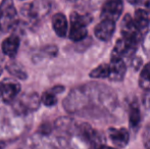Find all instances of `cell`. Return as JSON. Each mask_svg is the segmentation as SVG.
<instances>
[{
    "label": "cell",
    "instance_id": "cell-1",
    "mask_svg": "<svg viewBox=\"0 0 150 149\" xmlns=\"http://www.w3.org/2000/svg\"><path fill=\"white\" fill-rule=\"evenodd\" d=\"M92 18L88 16L73 12L71 14V29H69V39L75 42L85 39L88 34L87 26L91 23Z\"/></svg>",
    "mask_w": 150,
    "mask_h": 149
},
{
    "label": "cell",
    "instance_id": "cell-2",
    "mask_svg": "<svg viewBox=\"0 0 150 149\" xmlns=\"http://www.w3.org/2000/svg\"><path fill=\"white\" fill-rule=\"evenodd\" d=\"M16 23V10L12 0H4L0 5V31L11 30Z\"/></svg>",
    "mask_w": 150,
    "mask_h": 149
},
{
    "label": "cell",
    "instance_id": "cell-3",
    "mask_svg": "<svg viewBox=\"0 0 150 149\" xmlns=\"http://www.w3.org/2000/svg\"><path fill=\"white\" fill-rule=\"evenodd\" d=\"M120 31H122V38H124L127 41L131 42V43L135 44L137 46L139 45V43L142 40V32H140L135 27L134 23H133V18L129 14H126L125 18H122Z\"/></svg>",
    "mask_w": 150,
    "mask_h": 149
},
{
    "label": "cell",
    "instance_id": "cell-4",
    "mask_svg": "<svg viewBox=\"0 0 150 149\" xmlns=\"http://www.w3.org/2000/svg\"><path fill=\"white\" fill-rule=\"evenodd\" d=\"M122 0H107L101 8V18L115 23L122 16Z\"/></svg>",
    "mask_w": 150,
    "mask_h": 149
},
{
    "label": "cell",
    "instance_id": "cell-5",
    "mask_svg": "<svg viewBox=\"0 0 150 149\" xmlns=\"http://www.w3.org/2000/svg\"><path fill=\"white\" fill-rule=\"evenodd\" d=\"M137 48H138V46L127 41L124 38L119 39L115 43V47H113V50L111 51V61L122 60V57H125V56H131L136 52Z\"/></svg>",
    "mask_w": 150,
    "mask_h": 149
},
{
    "label": "cell",
    "instance_id": "cell-6",
    "mask_svg": "<svg viewBox=\"0 0 150 149\" xmlns=\"http://www.w3.org/2000/svg\"><path fill=\"white\" fill-rule=\"evenodd\" d=\"M115 31V23L111 20H102L94 29L95 36L101 41L107 42L112 38Z\"/></svg>",
    "mask_w": 150,
    "mask_h": 149
},
{
    "label": "cell",
    "instance_id": "cell-7",
    "mask_svg": "<svg viewBox=\"0 0 150 149\" xmlns=\"http://www.w3.org/2000/svg\"><path fill=\"white\" fill-rule=\"evenodd\" d=\"M108 137L113 144L117 148H124L128 145L129 140H130V134L129 131L125 128H109L108 129Z\"/></svg>",
    "mask_w": 150,
    "mask_h": 149
},
{
    "label": "cell",
    "instance_id": "cell-8",
    "mask_svg": "<svg viewBox=\"0 0 150 149\" xmlns=\"http://www.w3.org/2000/svg\"><path fill=\"white\" fill-rule=\"evenodd\" d=\"M39 105V99L36 94L31 95H23L14 104V108L20 112H28L36 109Z\"/></svg>",
    "mask_w": 150,
    "mask_h": 149
},
{
    "label": "cell",
    "instance_id": "cell-9",
    "mask_svg": "<svg viewBox=\"0 0 150 149\" xmlns=\"http://www.w3.org/2000/svg\"><path fill=\"white\" fill-rule=\"evenodd\" d=\"M78 133L89 144H92L97 147L100 146V136H99L98 132L93 129L88 124H81L78 127Z\"/></svg>",
    "mask_w": 150,
    "mask_h": 149
},
{
    "label": "cell",
    "instance_id": "cell-10",
    "mask_svg": "<svg viewBox=\"0 0 150 149\" xmlns=\"http://www.w3.org/2000/svg\"><path fill=\"white\" fill-rule=\"evenodd\" d=\"M20 90L21 86L14 82L0 83V98H2L5 102H10L16 99Z\"/></svg>",
    "mask_w": 150,
    "mask_h": 149
},
{
    "label": "cell",
    "instance_id": "cell-11",
    "mask_svg": "<svg viewBox=\"0 0 150 149\" xmlns=\"http://www.w3.org/2000/svg\"><path fill=\"white\" fill-rule=\"evenodd\" d=\"M133 23H134L135 27L138 29L140 32H144L147 30L150 24V13L147 10L143 9V8H139L135 11L134 18H133Z\"/></svg>",
    "mask_w": 150,
    "mask_h": 149
},
{
    "label": "cell",
    "instance_id": "cell-12",
    "mask_svg": "<svg viewBox=\"0 0 150 149\" xmlns=\"http://www.w3.org/2000/svg\"><path fill=\"white\" fill-rule=\"evenodd\" d=\"M109 68H110V74H109L108 77L109 80H111L113 82H120L124 79L127 71V66L124 60L110 61Z\"/></svg>",
    "mask_w": 150,
    "mask_h": 149
},
{
    "label": "cell",
    "instance_id": "cell-13",
    "mask_svg": "<svg viewBox=\"0 0 150 149\" xmlns=\"http://www.w3.org/2000/svg\"><path fill=\"white\" fill-rule=\"evenodd\" d=\"M18 47H20V39L14 35L6 38L2 43V51L9 57H14L16 55Z\"/></svg>",
    "mask_w": 150,
    "mask_h": 149
},
{
    "label": "cell",
    "instance_id": "cell-14",
    "mask_svg": "<svg viewBox=\"0 0 150 149\" xmlns=\"http://www.w3.org/2000/svg\"><path fill=\"white\" fill-rule=\"evenodd\" d=\"M52 26L53 30L59 37H64L67 33L69 24H67V18L62 13H56L52 18Z\"/></svg>",
    "mask_w": 150,
    "mask_h": 149
},
{
    "label": "cell",
    "instance_id": "cell-15",
    "mask_svg": "<svg viewBox=\"0 0 150 149\" xmlns=\"http://www.w3.org/2000/svg\"><path fill=\"white\" fill-rule=\"evenodd\" d=\"M139 86L145 91H150V61L143 66L139 76Z\"/></svg>",
    "mask_w": 150,
    "mask_h": 149
},
{
    "label": "cell",
    "instance_id": "cell-16",
    "mask_svg": "<svg viewBox=\"0 0 150 149\" xmlns=\"http://www.w3.org/2000/svg\"><path fill=\"white\" fill-rule=\"evenodd\" d=\"M141 119H142V117H141V112L138 105L134 104L131 106L130 110H129V123L133 129H136L140 126Z\"/></svg>",
    "mask_w": 150,
    "mask_h": 149
},
{
    "label": "cell",
    "instance_id": "cell-17",
    "mask_svg": "<svg viewBox=\"0 0 150 149\" xmlns=\"http://www.w3.org/2000/svg\"><path fill=\"white\" fill-rule=\"evenodd\" d=\"M109 74H110L109 64H100L96 68H94L90 73V77L95 78V79H104V78H108Z\"/></svg>",
    "mask_w": 150,
    "mask_h": 149
},
{
    "label": "cell",
    "instance_id": "cell-18",
    "mask_svg": "<svg viewBox=\"0 0 150 149\" xmlns=\"http://www.w3.org/2000/svg\"><path fill=\"white\" fill-rule=\"evenodd\" d=\"M41 101L43 102V104H44V105H46V106H53V105H55V104H56L57 99H56L55 93L50 90V91L45 92V93L42 95Z\"/></svg>",
    "mask_w": 150,
    "mask_h": 149
},
{
    "label": "cell",
    "instance_id": "cell-19",
    "mask_svg": "<svg viewBox=\"0 0 150 149\" xmlns=\"http://www.w3.org/2000/svg\"><path fill=\"white\" fill-rule=\"evenodd\" d=\"M143 139H144V145L146 149H150V128H148L147 131L145 132Z\"/></svg>",
    "mask_w": 150,
    "mask_h": 149
},
{
    "label": "cell",
    "instance_id": "cell-20",
    "mask_svg": "<svg viewBox=\"0 0 150 149\" xmlns=\"http://www.w3.org/2000/svg\"><path fill=\"white\" fill-rule=\"evenodd\" d=\"M98 149H117V148H113V147H110V146H107V145H100L98 147Z\"/></svg>",
    "mask_w": 150,
    "mask_h": 149
},
{
    "label": "cell",
    "instance_id": "cell-21",
    "mask_svg": "<svg viewBox=\"0 0 150 149\" xmlns=\"http://www.w3.org/2000/svg\"><path fill=\"white\" fill-rule=\"evenodd\" d=\"M129 2H130L131 4H135V3H137L138 2V0H128Z\"/></svg>",
    "mask_w": 150,
    "mask_h": 149
},
{
    "label": "cell",
    "instance_id": "cell-22",
    "mask_svg": "<svg viewBox=\"0 0 150 149\" xmlns=\"http://www.w3.org/2000/svg\"><path fill=\"white\" fill-rule=\"evenodd\" d=\"M4 146V144H2V143H0V149H2V147Z\"/></svg>",
    "mask_w": 150,
    "mask_h": 149
},
{
    "label": "cell",
    "instance_id": "cell-23",
    "mask_svg": "<svg viewBox=\"0 0 150 149\" xmlns=\"http://www.w3.org/2000/svg\"><path fill=\"white\" fill-rule=\"evenodd\" d=\"M2 74V68H0V75Z\"/></svg>",
    "mask_w": 150,
    "mask_h": 149
}]
</instances>
